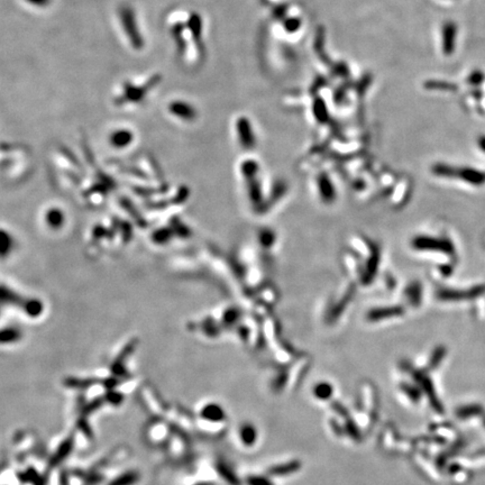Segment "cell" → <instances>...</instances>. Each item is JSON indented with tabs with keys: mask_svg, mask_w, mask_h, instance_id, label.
<instances>
[{
	"mask_svg": "<svg viewBox=\"0 0 485 485\" xmlns=\"http://www.w3.org/2000/svg\"><path fill=\"white\" fill-rule=\"evenodd\" d=\"M237 128H238V134H240V137L242 143H244V145L252 146L253 133L250 131L249 121L246 118H241L237 123Z\"/></svg>",
	"mask_w": 485,
	"mask_h": 485,
	"instance_id": "obj_1",
	"label": "cell"
},
{
	"mask_svg": "<svg viewBox=\"0 0 485 485\" xmlns=\"http://www.w3.org/2000/svg\"><path fill=\"white\" fill-rule=\"evenodd\" d=\"M172 111L175 115H178L182 118L192 119L194 117V110L192 107L185 102H175L172 104Z\"/></svg>",
	"mask_w": 485,
	"mask_h": 485,
	"instance_id": "obj_2",
	"label": "cell"
},
{
	"mask_svg": "<svg viewBox=\"0 0 485 485\" xmlns=\"http://www.w3.org/2000/svg\"><path fill=\"white\" fill-rule=\"evenodd\" d=\"M313 112L319 120L325 121L327 119V108H326L325 101L320 98H317L313 102Z\"/></svg>",
	"mask_w": 485,
	"mask_h": 485,
	"instance_id": "obj_3",
	"label": "cell"
},
{
	"mask_svg": "<svg viewBox=\"0 0 485 485\" xmlns=\"http://www.w3.org/2000/svg\"><path fill=\"white\" fill-rule=\"evenodd\" d=\"M300 26H301V20L295 17L288 18L286 19V22H284V29L289 33H294L296 31H299Z\"/></svg>",
	"mask_w": 485,
	"mask_h": 485,
	"instance_id": "obj_4",
	"label": "cell"
},
{
	"mask_svg": "<svg viewBox=\"0 0 485 485\" xmlns=\"http://www.w3.org/2000/svg\"><path fill=\"white\" fill-rule=\"evenodd\" d=\"M190 26L192 34L194 35V37H199L200 33H201V20H200L199 16H192L190 19Z\"/></svg>",
	"mask_w": 485,
	"mask_h": 485,
	"instance_id": "obj_5",
	"label": "cell"
}]
</instances>
